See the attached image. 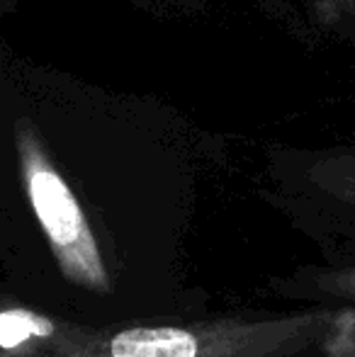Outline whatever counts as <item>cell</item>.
I'll use <instances>...</instances> for the list:
<instances>
[{
    "label": "cell",
    "instance_id": "obj_1",
    "mask_svg": "<svg viewBox=\"0 0 355 357\" xmlns=\"http://www.w3.org/2000/svg\"><path fill=\"white\" fill-rule=\"evenodd\" d=\"M355 357V309L319 306L275 316H217L168 326L88 331L63 326L42 357Z\"/></svg>",
    "mask_w": 355,
    "mask_h": 357
},
{
    "label": "cell",
    "instance_id": "obj_2",
    "mask_svg": "<svg viewBox=\"0 0 355 357\" xmlns=\"http://www.w3.org/2000/svg\"><path fill=\"white\" fill-rule=\"evenodd\" d=\"M22 175L29 204L63 278L93 294H112V278L98 238L71 188L34 149L22 155Z\"/></svg>",
    "mask_w": 355,
    "mask_h": 357
},
{
    "label": "cell",
    "instance_id": "obj_3",
    "mask_svg": "<svg viewBox=\"0 0 355 357\" xmlns=\"http://www.w3.org/2000/svg\"><path fill=\"white\" fill-rule=\"evenodd\" d=\"M282 294L297 299L333 301L336 306L355 309V263L338 268H309L275 282Z\"/></svg>",
    "mask_w": 355,
    "mask_h": 357
},
{
    "label": "cell",
    "instance_id": "obj_4",
    "mask_svg": "<svg viewBox=\"0 0 355 357\" xmlns=\"http://www.w3.org/2000/svg\"><path fill=\"white\" fill-rule=\"evenodd\" d=\"M331 188H333L331 192L336 195V199H341V202L353 204L355 207V168L351 173H343L336 183H331Z\"/></svg>",
    "mask_w": 355,
    "mask_h": 357
}]
</instances>
